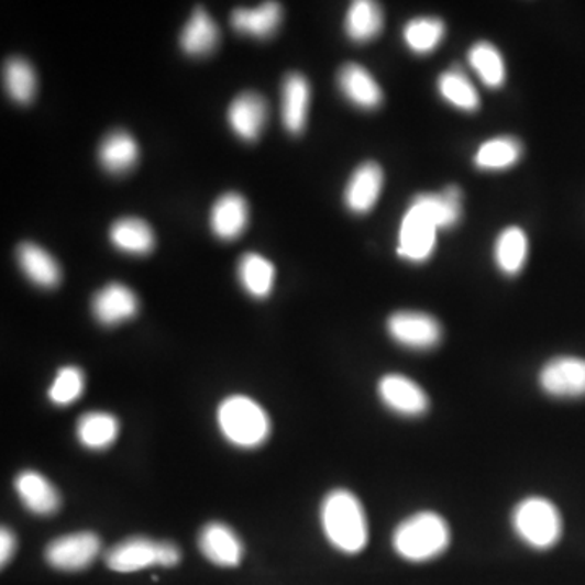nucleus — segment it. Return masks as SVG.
Here are the masks:
<instances>
[{"instance_id": "nucleus-1", "label": "nucleus", "mask_w": 585, "mask_h": 585, "mask_svg": "<svg viewBox=\"0 0 585 585\" xmlns=\"http://www.w3.org/2000/svg\"><path fill=\"white\" fill-rule=\"evenodd\" d=\"M462 197L464 194L457 186L415 197L400 221L399 257L410 264H423L433 256L438 231L454 228L461 221Z\"/></svg>"}, {"instance_id": "nucleus-2", "label": "nucleus", "mask_w": 585, "mask_h": 585, "mask_svg": "<svg viewBox=\"0 0 585 585\" xmlns=\"http://www.w3.org/2000/svg\"><path fill=\"white\" fill-rule=\"evenodd\" d=\"M390 545L397 558L407 563H431L451 549V522L434 509L407 514L394 527Z\"/></svg>"}, {"instance_id": "nucleus-3", "label": "nucleus", "mask_w": 585, "mask_h": 585, "mask_svg": "<svg viewBox=\"0 0 585 585\" xmlns=\"http://www.w3.org/2000/svg\"><path fill=\"white\" fill-rule=\"evenodd\" d=\"M322 533L332 549L343 554H360L369 543V520L362 499L346 488L324 496L319 509Z\"/></svg>"}, {"instance_id": "nucleus-4", "label": "nucleus", "mask_w": 585, "mask_h": 585, "mask_svg": "<svg viewBox=\"0 0 585 585\" xmlns=\"http://www.w3.org/2000/svg\"><path fill=\"white\" fill-rule=\"evenodd\" d=\"M511 532L526 549L545 553L560 545L564 519L553 499L527 495L514 503L509 512Z\"/></svg>"}, {"instance_id": "nucleus-5", "label": "nucleus", "mask_w": 585, "mask_h": 585, "mask_svg": "<svg viewBox=\"0 0 585 585\" xmlns=\"http://www.w3.org/2000/svg\"><path fill=\"white\" fill-rule=\"evenodd\" d=\"M217 423L223 438L241 449L261 448L271 437L267 411L246 396L227 397L217 410Z\"/></svg>"}, {"instance_id": "nucleus-6", "label": "nucleus", "mask_w": 585, "mask_h": 585, "mask_svg": "<svg viewBox=\"0 0 585 585\" xmlns=\"http://www.w3.org/2000/svg\"><path fill=\"white\" fill-rule=\"evenodd\" d=\"M376 394L380 405L402 420H421L430 413V394L407 374H384L377 380Z\"/></svg>"}, {"instance_id": "nucleus-7", "label": "nucleus", "mask_w": 585, "mask_h": 585, "mask_svg": "<svg viewBox=\"0 0 585 585\" xmlns=\"http://www.w3.org/2000/svg\"><path fill=\"white\" fill-rule=\"evenodd\" d=\"M181 561V551L169 542H153L144 537L124 540L108 553L107 564L115 573H137L150 566L173 567Z\"/></svg>"}, {"instance_id": "nucleus-8", "label": "nucleus", "mask_w": 585, "mask_h": 585, "mask_svg": "<svg viewBox=\"0 0 585 585\" xmlns=\"http://www.w3.org/2000/svg\"><path fill=\"white\" fill-rule=\"evenodd\" d=\"M390 339L411 352H430L442 342V325L434 316L413 309L396 311L387 318Z\"/></svg>"}, {"instance_id": "nucleus-9", "label": "nucleus", "mask_w": 585, "mask_h": 585, "mask_svg": "<svg viewBox=\"0 0 585 585\" xmlns=\"http://www.w3.org/2000/svg\"><path fill=\"white\" fill-rule=\"evenodd\" d=\"M537 384L553 400L585 399V358L554 356L540 367Z\"/></svg>"}, {"instance_id": "nucleus-10", "label": "nucleus", "mask_w": 585, "mask_h": 585, "mask_svg": "<svg viewBox=\"0 0 585 585\" xmlns=\"http://www.w3.org/2000/svg\"><path fill=\"white\" fill-rule=\"evenodd\" d=\"M97 533L77 532L53 540L44 551L47 564L59 571H81L90 566L100 553Z\"/></svg>"}, {"instance_id": "nucleus-11", "label": "nucleus", "mask_w": 585, "mask_h": 585, "mask_svg": "<svg viewBox=\"0 0 585 585\" xmlns=\"http://www.w3.org/2000/svg\"><path fill=\"white\" fill-rule=\"evenodd\" d=\"M268 107L261 95L246 91L238 95L228 108L231 131L244 142H256L267 124Z\"/></svg>"}, {"instance_id": "nucleus-12", "label": "nucleus", "mask_w": 585, "mask_h": 585, "mask_svg": "<svg viewBox=\"0 0 585 585\" xmlns=\"http://www.w3.org/2000/svg\"><path fill=\"white\" fill-rule=\"evenodd\" d=\"M384 187V173L377 163L366 162L355 169L345 187L346 209L356 216L371 212L379 200Z\"/></svg>"}, {"instance_id": "nucleus-13", "label": "nucleus", "mask_w": 585, "mask_h": 585, "mask_svg": "<svg viewBox=\"0 0 585 585\" xmlns=\"http://www.w3.org/2000/svg\"><path fill=\"white\" fill-rule=\"evenodd\" d=\"M91 311L100 324L112 328L137 314L139 299L125 285L110 284L95 295Z\"/></svg>"}, {"instance_id": "nucleus-14", "label": "nucleus", "mask_w": 585, "mask_h": 585, "mask_svg": "<svg viewBox=\"0 0 585 585\" xmlns=\"http://www.w3.org/2000/svg\"><path fill=\"white\" fill-rule=\"evenodd\" d=\"M199 547L210 563L234 567L243 560V542L231 527L221 522L207 523L199 537Z\"/></svg>"}, {"instance_id": "nucleus-15", "label": "nucleus", "mask_w": 585, "mask_h": 585, "mask_svg": "<svg viewBox=\"0 0 585 585\" xmlns=\"http://www.w3.org/2000/svg\"><path fill=\"white\" fill-rule=\"evenodd\" d=\"M339 88L343 97L360 110L373 111L383 104L384 93L379 84L360 64H345L339 73Z\"/></svg>"}, {"instance_id": "nucleus-16", "label": "nucleus", "mask_w": 585, "mask_h": 585, "mask_svg": "<svg viewBox=\"0 0 585 585\" xmlns=\"http://www.w3.org/2000/svg\"><path fill=\"white\" fill-rule=\"evenodd\" d=\"M311 87L308 78L298 73L288 74L282 85V121L291 135L305 131L308 122Z\"/></svg>"}, {"instance_id": "nucleus-17", "label": "nucleus", "mask_w": 585, "mask_h": 585, "mask_svg": "<svg viewBox=\"0 0 585 585\" xmlns=\"http://www.w3.org/2000/svg\"><path fill=\"white\" fill-rule=\"evenodd\" d=\"M247 223H250V207L241 194H224L213 203L210 227L219 240H236L244 233Z\"/></svg>"}, {"instance_id": "nucleus-18", "label": "nucleus", "mask_w": 585, "mask_h": 585, "mask_svg": "<svg viewBox=\"0 0 585 585\" xmlns=\"http://www.w3.org/2000/svg\"><path fill=\"white\" fill-rule=\"evenodd\" d=\"M15 492L22 505L36 516H53L59 511V492L46 476L35 471L22 472L16 476Z\"/></svg>"}, {"instance_id": "nucleus-19", "label": "nucleus", "mask_w": 585, "mask_h": 585, "mask_svg": "<svg viewBox=\"0 0 585 585\" xmlns=\"http://www.w3.org/2000/svg\"><path fill=\"white\" fill-rule=\"evenodd\" d=\"M20 268L36 287L51 290L60 284V267L56 258L35 243L20 244L16 251Z\"/></svg>"}, {"instance_id": "nucleus-20", "label": "nucleus", "mask_w": 585, "mask_h": 585, "mask_svg": "<svg viewBox=\"0 0 585 585\" xmlns=\"http://www.w3.org/2000/svg\"><path fill=\"white\" fill-rule=\"evenodd\" d=\"M282 23V5L277 2L262 3L256 9H236L231 13V25L241 35L267 40Z\"/></svg>"}, {"instance_id": "nucleus-21", "label": "nucleus", "mask_w": 585, "mask_h": 585, "mask_svg": "<svg viewBox=\"0 0 585 585\" xmlns=\"http://www.w3.org/2000/svg\"><path fill=\"white\" fill-rule=\"evenodd\" d=\"M112 246L132 256H145L155 247V234L146 221L128 217L112 224L110 230Z\"/></svg>"}, {"instance_id": "nucleus-22", "label": "nucleus", "mask_w": 585, "mask_h": 585, "mask_svg": "<svg viewBox=\"0 0 585 585\" xmlns=\"http://www.w3.org/2000/svg\"><path fill=\"white\" fill-rule=\"evenodd\" d=\"M220 32L212 16L203 9H197L187 20L179 43L184 53L194 57L207 56L219 44Z\"/></svg>"}, {"instance_id": "nucleus-23", "label": "nucleus", "mask_w": 585, "mask_h": 585, "mask_svg": "<svg viewBox=\"0 0 585 585\" xmlns=\"http://www.w3.org/2000/svg\"><path fill=\"white\" fill-rule=\"evenodd\" d=\"M101 166L111 175H124L139 159V144L129 132L114 131L101 142L98 150Z\"/></svg>"}, {"instance_id": "nucleus-24", "label": "nucleus", "mask_w": 585, "mask_h": 585, "mask_svg": "<svg viewBox=\"0 0 585 585\" xmlns=\"http://www.w3.org/2000/svg\"><path fill=\"white\" fill-rule=\"evenodd\" d=\"M383 29L384 13L379 3L371 2V0H356L349 7L345 32L353 43H369L380 35Z\"/></svg>"}, {"instance_id": "nucleus-25", "label": "nucleus", "mask_w": 585, "mask_h": 585, "mask_svg": "<svg viewBox=\"0 0 585 585\" xmlns=\"http://www.w3.org/2000/svg\"><path fill=\"white\" fill-rule=\"evenodd\" d=\"M529 257V240L519 227H509L499 233L495 243V262L506 277H517Z\"/></svg>"}, {"instance_id": "nucleus-26", "label": "nucleus", "mask_w": 585, "mask_h": 585, "mask_svg": "<svg viewBox=\"0 0 585 585\" xmlns=\"http://www.w3.org/2000/svg\"><path fill=\"white\" fill-rule=\"evenodd\" d=\"M241 287L256 299L271 296L275 285V267L267 257L257 253H246L238 264Z\"/></svg>"}, {"instance_id": "nucleus-27", "label": "nucleus", "mask_w": 585, "mask_h": 585, "mask_svg": "<svg viewBox=\"0 0 585 585\" xmlns=\"http://www.w3.org/2000/svg\"><path fill=\"white\" fill-rule=\"evenodd\" d=\"M119 437V421L107 411L85 413L77 423V438L90 451H104Z\"/></svg>"}, {"instance_id": "nucleus-28", "label": "nucleus", "mask_w": 585, "mask_h": 585, "mask_svg": "<svg viewBox=\"0 0 585 585\" xmlns=\"http://www.w3.org/2000/svg\"><path fill=\"white\" fill-rule=\"evenodd\" d=\"M522 144L514 137H495L476 150L474 163L482 172H505L519 163Z\"/></svg>"}, {"instance_id": "nucleus-29", "label": "nucleus", "mask_w": 585, "mask_h": 585, "mask_svg": "<svg viewBox=\"0 0 585 585\" xmlns=\"http://www.w3.org/2000/svg\"><path fill=\"white\" fill-rule=\"evenodd\" d=\"M438 91L445 103L459 111L474 112L479 108V95L464 70H445L439 75Z\"/></svg>"}, {"instance_id": "nucleus-30", "label": "nucleus", "mask_w": 585, "mask_h": 585, "mask_svg": "<svg viewBox=\"0 0 585 585\" xmlns=\"http://www.w3.org/2000/svg\"><path fill=\"white\" fill-rule=\"evenodd\" d=\"M468 66L478 75L483 85L499 88L506 81V64L495 44L479 41L468 51Z\"/></svg>"}, {"instance_id": "nucleus-31", "label": "nucleus", "mask_w": 585, "mask_h": 585, "mask_svg": "<svg viewBox=\"0 0 585 585\" xmlns=\"http://www.w3.org/2000/svg\"><path fill=\"white\" fill-rule=\"evenodd\" d=\"M445 35V25L442 20L433 16H420L410 20L404 29V43L408 49L418 56L433 53L442 43Z\"/></svg>"}, {"instance_id": "nucleus-32", "label": "nucleus", "mask_w": 585, "mask_h": 585, "mask_svg": "<svg viewBox=\"0 0 585 585\" xmlns=\"http://www.w3.org/2000/svg\"><path fill=\"white\" fill-rule=\"evenodd\" d=\"M5 91L15 103L30 104L36 95V74L32 64L22 57H12L3 69Z\"/></svg>"}, {"instance_id": "nucleus-33", "label": "nucleus", "mask_w": 585, "mask_h": 585, "mask_svg": "<svg viewBox=\"0 0 585 585\" xmlns=\"http://www.w3.org/2000/svg\"><path fill=\"white\" fill-rule=\"evenodd\" d=\"M84 390L85 376L80 367L64 366L57 371L56 379L47 390V397L57 407H69L80 399Z\"/></svg>"}, {"instance_id": "nucleus-34", "label": "nucleus", "mask_w": 585, "mask_h": 585, "mask_svg": "<svg viewBox=\"0 0 585 585\" xmlns=\"http://www.w3.org/2000/svg\"><path fill=\"white\" fill-rule=\"evenodd\" d=\"M15 550V536H13L12 530L5 529V527H3L2 532H0V561H2V566H5V564L9 563L10 558L13 556Z\"/></svg>"}]
</instances>
